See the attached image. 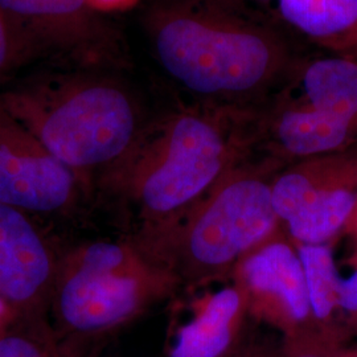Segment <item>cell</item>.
<instances>
[{
	"instance_id": "6da1fadb",
	"label": "cell",
	"mask_w": 357,
	"mask_h": 357,
	"mask_svg": "<svg viewBox=\"0 0 357 357\" xmlns=\"http://www.w3.org/2000/svg\"><path fill=\"white\" fill-rule=\"evenodd\" d=\"M261 137L250 107L203 103L172 115L137 141L105 178L138 221L134 238L149 246L200 204Z\"/></svg>"
},
{
	"instance_id": "7a4b0ae2",
	"label": "cell",
	"mask_w": 357,
	"mask_h": 357,
	"mask_svg": "<svg viewBox=\"0 0 357 357\" xmlns=\"http://www.w3.org/2000/svg\"><path fill=\"white\" fill-rule=\"evenodd\" d=\"M153 44L167 73L206 105L250 107L291 63L273 29L205 0L162 13Z\"/></svg>"
},
{
	"instance_id": "3957f363",
	"label": "cell",
	"mask_w": 357,
	"mask_h": 357,
	"mask_svg": "<svg viewBox=\"0 0 357 357\" xmlns=\"http://www.w3.org/2000/svg\"><path fill=\"white\" fill-rule=\"evenodd\" d=\"M282 165L271 155L259 162L245 158L175 228L142 246L187 287L234 274L281 224L273 205V180Z\"/></svg>"
},
{
	"instance_id": "277c9868",
	"label": "cell",
	"mask_w": 357,
	"mask_h": 357,
	"mask_svg": "<svg viewBox=\"0 0 357 357\" xmlns=\"http://www.w3.org/2000/svg\"><path fill=\"white\" fill-rule=\"evenodd\" d=\"M180 286L134 237L79 243L60 255L52 293L54 330L96 342Z\"/></svg>"
},
{
	"instance_id": "5b68a950",
	"label": "cell",
	"mask_w": 357,
	"mask_h": 357,
	"mask_svg": "<svg viewBox=\"0 0 357 357\" xmlns=\"http://www.w3.org/2000/svg\"><path fill=\"white\" fill-rule=\"evenodd\" d=\"M29 131L79 180L97 168L121 162L139 139L138 114L123 90L93 85L50 107L26 112Z\"/></svg>"
},
{
	"instance_id": "8992f818",
	"label": "cell",
	"mask_w": 357,
	"mask_h": 357,
	"mask_svg": "<svg viewBox=\"0 0 357 357\" xmlns=\"http://www.w3.org/2000/svg\"><path fill=\"white\" fill-rule=\"evenodd\" d=\"M332 153L294 162L273 180V205L296 245H324L351 216L356 195L328 181Z\"/></svg>"
},
{
	"instance_id": "52a82bcc",
	"label": "cell",
	"mask_w": 357,
	"mask_h": 357,
	"mask_svg": "<svg viewBox=\"0 0 357 357\" xmlns=\"http://www.w3.org/2000/svg\"><path fill=\"white\" fill-rule=\"evenodd\" d=\"M59 261L32 215L0 203V298L17 321L45 319Z\"/></svg>"
},
{
	"instance_id": "ba28073f",
	"label": "cell",
	"mask_w": 357,
	"mask_h": 357,
	"mask_svg": "<svg viewBox=\"0 0 357 357\" xmlns=\"http://www.w3.org/2000/svg\"><path fill=\"white\" fill-rule=\"evenodd\" d=\"M81 192L79 178L31 131L0 126V203L29 215H65Z\"/></svg>"
},
{
	"instance_id": "9c48e42d",
	"label": "cell",
	"mask_w": 357,
	"mask_h": 357,
	"mask_svg": "<svg viewBox=\"0 0 357 357\" xmlns=\"http://www.w3.org/2000/svg\"><path fill=\"white\" fill-rule=\"evenodd\" d=\"M248 299H266L295 323L312 318L305 270L296 246L273 237L234 270Z\"/></svg>"
},
{
	"instance_id": "30bf717a",
	"label": "cell",
	"mask_w": 357,
	"mask_h": 357,
	"mask_svg": "<svg viewBox=\"0 0 357 357\" xmlns=\"http://www.w3.org/2000/svg\"><path fill=\"white\" fill-rule=\"evenodd\" d=\"M357 126L323 113L303 101L277 106L261 116V135L266 134L271 156L302 160L342 150L356 135Z\"/></svg>"
},
{
	"instance_id": "8fae6325",
	"label": "cell",
	"mask_w": 357,
	"mask_h": 357,
	"mask_svg": "<svg viewBox=\"0 0 357 357\" xmlns=\"http://www.w3.org/2000/svg\"><path fill=\"white\" fill-rule=\"evenodd\" d=\"M278 11L331 56L357 63V0H278Z\"/></svg>"
},
{
	"instance_id": "7c38bea8",
	"label": "cell",
	"mask_w": 357,
	"mask_h": 357,
	"mask_svg": "<svg viewBox=\"0 0 357 357\" xmlns=\"http://www.w3.org/2000/svg\"><path fill=\"white\" fill-rule=\"evenodd\" d=\"M248 302L238 284L211 294L195 318L178 330L169 357L222 356Z\"/></svg>"
},
{
	"instance_id": "4fadbf2b",
	"label": "cell",
	"mask_w": 357,
	"mask_h": 357,
	"mask_svg": "<svg viewBox=\"0 0 357 357\" xmlns=\"http://www.w3.org/2000/svg\"><path fill=\"white\" fill-rule=\"evenodd\" d=\"M303 102L357 126V63L336 56L310 61L301 70Z\"/></svg>"
},
{
	"instance_id": "5bb4252c",
	"label": "cell",
	"mask_w": 357,
	"mask_h": 357,
	"mask_svg": "<svg viewBox=\"0 0 357 357\" xmlns=\"http://www.w3.org/2000/svg\"><path fill=\"white\" fill-rule=\"evenodd\" d=\"M93 345L60 335L45 319L23 320L0 335V357H96Z\"/></svg>"
},
{
	"instance_id": "9a60e30c",
	"label": "cell",
	"mask_w": 357,
	"mask_h": 357,
	"mask_svg": "<svg viewBox=\"0 0 357 357\" xmlns=\"http://www.w3.org/2000/svg\"><path fill=\"white\" fill-rule=\"evenodd\" d=\"M301 257L312 318L327 320L337 307L340 277L327 245H296Z\"/></svg>"
},
{
	"instance_id": "2e32d148",
	"label": "cell",
	"mask_w": 357,
	"mask_h": 357,
	"mask_svg": "<svg viewBox=\"0 0 357 357\" xmlns=\"http://www.w3.org/2000/svg\"><path fill=\"white\" fill-rule=\"evenodd\" d=\"M85 0H0V6L23 15H64L75 13Z\"/></svg>"
},
{
	"instance_id": "e0dca14e",
	"label": "cell",
	"mask_w": 357,
	"mask_h": 357,
	"mask_svg": "<svg viewBox=\"0 0 357 357\" xmlns=\"http://www.w3.org/2000/svg\"><path fill=\"white\" fill-rule=\"evenodd\" d=\"M337 307L348 312H357V271L339 282Z\"/></svg>"
},
{
	"instance_id": "ac0fdd59",
	"label": "cell",
	"mask_w": 357,
	"mask_h": 357,
	"mask_svg": "<svg viewBox=\"0 0 357 357\" xmlns=\"http://www.w3.org/2000/svg\"><path fill=\"white\" fill-rule=\"evenodd\" d=\"M15 323H17V319L13 310L0 298V335L11 328Z\"/></svg>"
},
{
	"instance_id": "d6986e66",
	"label": "cell",
	"mask_w": 357,
	"mask_h": 357,
	"mask_svg": "<svg viewBox=\"0 0 357 357\" xmlns=\"http://www.w3.org/2000/svg\"><path fill=\"white\" fill-rule=\"evenodd\" d=\"M103 10H123L134 4L137 0H93Z\"/></svg>"
},
{
	"instance_id": "ffe728a7",
	"label": "cell",
	"mask_w": 357,
	"mask_h": 357,
	"mask_svg": "<svg viewBox=\"0 0 357 357\" xmlns=\"http://www.w3.org/2000/svg\"><path fill=\"white\" fill-rule=\"evenodd\" d=\"M205 1H208L211 4H215L217 7H221V8H225V10L236 13V7L243 4L246 0H205Z\"/></svg>"
},
{
	"instance_id": "44dd1931",
	"label": "cell",
	"mask_w": 357,
	"mask_h": 357,
	"mask_svg": "<svg viewBox=\"0 0 357 357\" xmlns=\"http://www.w3.org/2000/svg\"><path fill=\"white\" fill-rule=\"evenodd\" d=\"M7 56V38H6V29L3 26V22L0 20V66L4 63Z\"/></svg>"
},
{
	"instance_id": "7402d4cb",
	"label": "cell",
	"mask_w": 357,
	"mask_h": 357,
	"mask_svg": "<svg viewBox=\"0 0 357 357\" xmlns=\"http://www.w3.org/2000/svg\"><path fill=\"white\" fill-rule=\"evenodd\" d=\"M301 357H320V356H315V355H306V356H301Z\"/></svg>"
}]
</instances>
